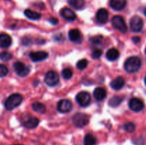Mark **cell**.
<instances>
[{
  "instance_id": "cell-1",
  "label": "cell",
  "mask_w": 146,
  "mask_h": 145,
  "mask_svg": "<svg viewBox=\"0 0 146 145\" xmlns=\"http://www.w3.org/2000/svg\"><path fill=\"white\" fill-rule=\"evenodd\" d=\"M141 67V61L138 57L132 56L128 58L124 63V68L128 73H135Z\"/></svg>"
},
{
  "instance_id": "cell-2",
  "label": "cell",
  "mask_w": 146,
  "mask_h": 145,
  "mask_svg": "<svg viewBox=\"0 0 146 145\" xmlns=\"http://www.w3.org/2000/svg\"><path fill=\"white\" fill-rule=\"evenodd\" d=\"M23 100L22 95L19 93H14L7 98L4 102V107L7 110H12L21 105Z\"/></svg>"
},
{
  "instance_id": "cell-3",
  "label": "cell",
  "mask_w": 146,
  "mask_h": 145,
  "mask_svg": "<svg viewBox=\"0 0 146 145\" xmlns=\"http://www.w3.org/2000/svg\"><path fill=\"white\" fill-rule=\"evenodd\" d=\"M111 23L112 25L115 29L121 31L123 34H125L128 31V27H127L124 18L121 16H114L111 19Z\"/></svg>"
},
{
  "instance_id": "cell-4",
  "label": "cell",
  "mask_w": 146,
  "mask_h": 145,
  "mask_svg": "<svg viewBox=\"0 0 146 145\" xmlns=\"http://www.w3.org/2000/svg\"><path fill=\"white\" fill-rule=\"evenodd\" d=\"M73 122L74 125L78 127H84L89 122V117L86 114L78 112L74 116Z\"/></svg>"
},
{
  "instance_id": "cell-5",
  "label": "cell",
  "mask_w": 146,
  "mask_h": 145,
  "mask_svg": "<svg viewBox=\"0 0 146 145\" xmlns=\"http://www.w3.org/2000/svg\"><path fill=\"white\" fill-rule=\"evenodd\" d=\"M130 28L131 31L134 33H138L142 31L143 28V21L138 16H134L130 21Z\"/></svg>"
},
{
  "instance_id": "cell-6",
  "label": "cell",
  "mask_w": 146,
  "mask_h": 145,
  "mask_svg": "<svg viewBox=\"0 0 146 145\" xmlns=\"http://www.w3.org/2000/svg\"><path fill=\"white\" fill-rule=\"evenodd\" d=\"M13 68H14V71L20 77H25L29 73L30 68L23 63L17 61V62L14 63L13 65Z\"/></svg>"
},
{
  "instance_id": "cell-7",
  "label": "cell",
  "mask_w": 146,
  "mask_h": 145,
  "mask_svg": "<svg viewBox=\"0 0 146 145\" xmlns=\"http://www.w3.org/2000/svg\"><path fill=\"white\" fill-rule=\"evenodd\" d=\"M76 100L81 107H86L91 102V95L88 92L82 91L77 94L76 96Z\"/></svg>"
},
{
  "instance_id": "cell-8",
  "label": "cell",
  "mask_w": 146,
  "mask_h": 145,
  "mask_svg": "<svg viewBox=\"0 0 146 145\" xmlns=\"http://www.w3.org/2000/svg\"><path fill=\"white\" fill-rule=\"evenodd\" d=\"M58 81H59V77L57 72L55 71H48L46 72L44 78V82H46L47 85L50 87L55 86L58 84Z\"/></svg>"
},
{
  "instance_id": "cell-9",
  "label": "cell",
  "mask_w": 146,
  "mask_h": 145,
  "mask_svg": "<svg viewBox=\"0 0 146 145\" xmlns=\"http://www.w3.org/2000/svg\"><path fill=\"white\" fill-rule=\"evenodd\" d=\"M129 105L130 109L132 111L135 112H138L142 110L144 107V103L141 100H140L139 98H131L129 101Z\"/></svg>"
},
{
  "instance_id": "cell-10",
  "label": "cell",
  "mask_w": 146,
  "mask_h": 145,
  "mask_svg": "<svg viewBox=\"0 0 146 145\" xmlns=\"http://www.w3.org/2000/svg\"><path fill=\"white\" fill-rule=\"evenodd\" d=\"M72 109V102L66 99L61 100L57 104V109L61 113H66Z\"/></svg>"
},
{
  "instance_id": "cell-11",
  "label": "cell",
  "mask_w": 146,
  "mask_h": 145,
  "mask_svg": "<svg viewBox=\"0 0 146 145\" xmlns=\"http://www.w3.org/2000/svg\"><path fill=\"white\" fill-rule=\"evenodd\" d=\"M61 16L68 21H74L76 18V15L74 11L69 8H64L60 11Z\"/></svg>"
},
{
  "instance_id": "cell-12",
  "label": "cell",
  "mask_w": 146,
  "mask_h": 145,
  "mask_svg": "<svg viewBox=\"0 0 146 145\" xmlns=\"http://www.w3.org/2000/svg\"><path fill=\"white\" fill-rule=\"evenodd\" d=\"M29 57L33 62H39L47 58L48 53L45 51H36V52L30 53Z\"/></svg>"
},
{
  "instance_id": "cell-13",
  "label": "cell",
  "mask_w": 146,
  "mask_h": 145,
  "mask_svg": "<svg viewBox=\"0 0 146 145\" xmlns=\"http://www.w3.org/2000/svg\"><path fill=\"white\" fill-rule=\"evenodd\" d=\"M97 21L101 24H105L108 20V12L106 9H100L96 14Z\"/></svg>"
},
{
  "instance_id": "cell-14",
  "label": "cell",
  "mask_w": 146,
  "mask_h": 145,
  "mask_svg": "<svg viewBox=\"0 0 146 145\" xmlns=\"http://www.w3.org/2000/svg\"><path fill=\"white\" fill-rule=\"evenodd\" d=\"M127 4L126 0H111L110 7L115 11H121L125 7Z\"/></svg>"
},
{
  "instance_id": "cell-15",
  "label": "cell",
  "mask_w": 146,
  "mask_h": 145,
  "mask_svg": "<svg viewBox=\"0 0 146 145\" xmlns=\"http://www.w3.org/2000/svg\"><path fill=\"white\" fill-rule=\"evenodd\" d=\"M38 118L35 117H32L29 119H26L25 121L23 122V126L24 127L27 128V129H34V128L36 127L38 125Z\"/></svg>"
},
{
  "instance_id": "cell-16",
  "label": "cell",
  "mask_w": 146,
  "mask_h": 145,
  "mask_svg": "<svg viewBox=\"0 0 146 145\" xmlns=\"http://www.w3.org/2000/svg\"><path fill=\"white\" fill-rule=\"evenodd\" d=\"M68 38L73 42L79 43L81 39V34L79 30L74 28L68 31Z\"/></svg>"
},
{
  "instance_id": "cell-17",
  "label": "cell",
  "mask_w": 146,
  "mask_h": 145,
  "mask_svg": "<svg viewBox=\"0 0 146 145\" xmlns=\"http://www.w3.org/2000/svg\"><path fill=\"white\" fill-rule=\"evenodd\" d=\"M125 85V80L122 77H118L113 80L111 82V87L115 90H119Z\"/></svg>"
},
{
  "instance_id": "cell-18",
  "label": "cell",
  "mask_w": 146,
  "mask_h": 145,
  "mask_svg": "<svg viewBox=\"0 0 146 145\" xmlns=\"http://www.w3.org/2000/svg\"><path fill=\"white\" fill-rule=\"evenodd\" d=\"M11 38L6 34H1L0 35V46L1 48H8L11 44Z\"/></svg>"
},
{
  "instance_id": "cell-19",
  "label": "cell",
  "mask_w": 146,
  "mask_h": 145,
  "mask_svg": "<svg viewBox=\"0 0 146 145\" xmlns=\"http://www.w3.org/2000/svg\"><path fill=\"white\" fill-rule=\"evenodd\" d=\"M94 97L97 101H101L106 97V91L103 88H97L94 91Z\"/></svg>"
},
{
  "instance_id": "cell-20",
  "label": "cell",
  "mask_w": 146,
  "mask_h": 145,
  "mask_svg": "<svg viewBox=\"0 0 146 145\" xmlns=\"http://www.w3.org/2000/svg\"><path fill=\"white\" fill-rule=\"evenodd\" d=\"M119 52L116 48H110L106 53V58L110 61H114L119 57Z\"/></svg>"
},
{
  "instance_id": "cell-21",
  "label": "cell",
  "mask_w": 146,
  "mask_h": 145,
  "mask_svg": "<svg viewBox=\"0 0 146 145\" xmlns=\"http://www.w3.org/2000/svg\"><path fill=\"white\" fill-rule=\"evenodd\" d=\"M68 4L75 9H82L85 5L84 0H67Z\"/></svg>"
},
{
  "instance_id": "cell-22",
  "label": "cell",
  "mask_w": 146,
  "mask_h": 145,
  "mask_svg": "<svg viewBox=\"0 0 146 145\" xmlns=\"http://www.w3.org/2000/svg\"><path fill=\"white\" fill-rule=\"evenodd\" d=\"M24 15L31 20H38L41 16V14L36 12V11H32L31 9H27L24 11Z\"/></svg>"
},
{
  "instance_id": "cell-23",
  "label": "cell",
  "mask_w": 146,
  "mask_h": 145,
  "mask_svg": "<svg viewBox=\"0 0 146 145\" xmlns=\"http://www.w3.org/2000/svg\"><path fill=\"white\" fill-rule=\"evenodd\" d=\"M124 98L121 96H113L110 99L109 102H108V105L112 107H117L118 105L121 104V102L123 100Z\"/></svg>"
},
{
  "instance_id": "cell-24",
  "label": "cell",
  "mask_w": 146,
  "mask_h": 145,
  "mask_svg": "<svg viewBox=\"0 0 146 145\" xmlns=\"http://www.w3.org/2000/svg\"><path fill=\"white\" fill-rule=\"evenodd\" d=\"M31 106H32V109L35 112H38V113L44 114L45 113L46 110V108L45 105L44 104L41 103V102H36L34 103H33Z\"/></svg>"
},
{
  "instance_id": "cell-25",
  "label": "cell",
  "mask_w": 146,
  "mask_h": 145,
  "mask_svg": "<svg viewBox=\"0 0 146 145\" xmlns=\"http://www.w3.org/2000/svg\"><path fill=\"white\" fill-rule=\"evenodd\" d=\"M96 144V139L95 136L91 134H87L84 139V145H95Z\"/></svg>"
},
{
  "instance_id": "cell-26",
  "label": "cell",
  "mask_w": 146,
  "mask_h": 145,
  "mask_svg": "<svg viewBox=\"0 0 146 145\" xmlns=\"http://www.w3.org/2000/svg\"><path fill=\"white\" fill-rule=\"evenodd\" d=\"M61 75H62V77L64 79L68 80L73 76V71L70 68H65L62 71Z\"/></svg>"
},
{
  "instance_id": "cell-27",
  "label": "cell",
  "mask_w": 146,
  "mask_h": 145,
  "mask_svg": "<svg viewBox=\"0 0 146 145\" xmlns=\"http://www.w3.org/2000/svg\"><path fill=\"white\" fill-rule=\"evenodd\" d=\"M123 129H124V130L126 131L127 132L131 133V132H133L135 131V126L133 123H132V122H127V123L124 124Z\"/></svg>"
},
{
  "instance_id": "cell-28",
  "label": "cell",
  "mask_w": 146,
  "mask_h": 145,
  "mask_svg": "<svg viewBox=\"0 0 146 145\" xmlns=\"http://www.w3.org/2000/svg\"><path fill=\"white\" fill-rule=\"evenodd\" d=\"M88 65V61L86 59H81L78 61L76 63V67L79 70H84Z\"/></svg>"
},
{
  "instance_id": "cell-29",
  "label": "cell",
  "mask_w": 146,
  "mask_h": 145,
  "mask_svg": "<svg viewBox=\"0 0 146 145\" xmlns=\"http://www.w3.org/2000/svg\"><path fill=\"white\" fill-rule=\"evenodd\" d=\"M1 60L2 61H9L12 58V55L7 51H3L1 53Z\"/></svg>"
},
{
  "instance_id": "cell-30",
  "label": "cell",
  "mask_w": 146,
  "mask_h": 145,
  "mask_svg": "<svg viewBox=\"0 0 146 145\" xmlns=\"http://www.w3.org/2000/svg\"><path fill=\"white\" fill-rule=\"evenodd\" d=\"M102 53L103 52L101 49H95L94 51H93L92 53H91V56L94 59H97V58H99L102 55Z\"/></svg>"
},
{
  "instance_id": "cell-31",
  "label": "cell",
  "mask_w": 146,
  "mask_h": 145,
  "mask_svg": "<svg viewBox=\"0 0 146 145\" xmlns=\"http://www.w3.org/2000/svg\"><path fill=\"white\" fill-rule=\"evenodd\" d=\"M103 40V36L101 35H98V36H96L92 37L91 38L90 41L93 43V44H98L102 41Z\"/></svg>"
},
{
  "instance_id": "cell-32",
  "label": "cell",
  "mask_w": 146,
  "mask_h": 145,
  "mask_svg": "<svg viewBox=\"0 0 146 145\" xmlns=\"http://www.w3.org/2000/svg\"><path fill=\"white\" fill-rule=\"evenodd\" d=\"M8 68L5 65H0V76H1V78H4V76H6L8 73Z\"/></svg>"
},
{
  "instance_id": "cell-33",
  "label": "cell",
  "mask_w": 146,
  "mask_h": 145,
  "mask_svg": "<svg viewBox=\"0 0 146 145\" xmlns=\"http://www.w3.org/2000/svg\"><path fill=\"white\" fill-rule=\"evenodd\" d=\"M48 21H49V23H51L52 25H56V24L58 23V20L56 18H54V17H51V18H50L49 19H48Z\"/></svg>"
},
{
  "instance_id": "cell-34",
  "label": "cell",
  "mask_w": 146,
  "mask_h": 145,
  "mask_svg": "<svg viewBox=\"0 0 146 145\" xmlns=\"http://www.w3.org/2000/svg\"><path fill=\"white\" fill-rule=\"evenodd\" d=\"M132 40H133V42L134 44H137L140 42V41H141V38H140V37H138V36H135L132 38Z\"/></svg>"
},
{
  "instance_id": "cell-35",
  "label": "cell",
  "mask_w": 146,
  "mask_h": 145,
  "mask_svg": "<svg viewBox=\"0 0 146 145\" xmlns=\"http://www.w3.org/2000/svg\"><path fill=\"white\" fill-rule=\"evenodd\" d=\"M144 82H145V84L146 85V76L145 77V78H144Z\"/></svg>"
},
{
  "instance_id": "cell-36",
  "label": "cell",
  "mask_w": 146,
  "mask_h": 145,
  "mask_svg": "<svg viewBox=\"0 0 146 145\" xmlns=\"http://www.w3.org/2000/svg\"><path fill=\"white\" fill-rule=\"evenodd\" d=\"M144 14H145V16H146V9H145V11H144Z\"/></svg>"
},
{
  "instance_id": "cell-37",
  "label": "cell",
  "mask_w": 146,
  "mask_h": 145,
  "mask_svg": "<svg viewBox=\"0 0 146 145\" xmlns=\"http://www.w3.org/2000/svg\"><path fill=\"white\" fill-rule=\"evenodd\" d=\"M14 145H22V144H14Z\"/></svg>"
},
{
  "instance_id": "cell-38",
  "label": "cell",
  "mask_w": 146,
  "mask_h": 145,
  "mask_svg": "<svg viewBox=\"0 0 146 145\" xmlns=\"http://www.w3.org/2000/svg\"><path fill=\"white\" fill-rule=\"evenodd\" d=\"M145 53H146V48H145Z\"/></svg>"
},
{
  "instance_id": "cell-39",
  "label": "cell",
  "mask_w": 146,
  "mask_h": 145,
  "mask_svg": "<svg viewBox=\"0 0 146 145\" xmlns=\"http://www.w3.org/2000/svg\"><path fill=\"white\" fill-rule=\"evenodd\" d=\"M7 1H9V0H7Z\"/></svg>"
}]
</instances>
